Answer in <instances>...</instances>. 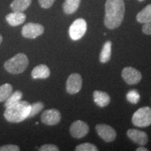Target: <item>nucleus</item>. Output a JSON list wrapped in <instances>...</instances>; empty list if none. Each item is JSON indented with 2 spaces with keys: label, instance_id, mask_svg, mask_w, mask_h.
Instances as JSON below:
<instances>
[{
  "label": "nucleus",
  "instance_id": "obj_1",
  "mask_svg": "<svg viewBox=\"0 0 151 151\" xmlns=\"http://www.w3.org/2000/svg\"><path fill=\"white\" fill-rule=\"evenodd\" d=\"M125 6L123 0H106L104 24L110 29L118 27L123 20Z\"/></svg>",
  "mask_w": 151,
  "mask_h": 151
},
{
  "label": "nucleus",
  "instance_id": "obj_2",
  "mask_svg": "<svg viewBox=\"0 0 151 151\" xmlns=\"http://www.w3.org/2000/svg\"><path fill=\"white\" fill-rule=\"evenodd\" d=\"M31 104L27 101H19L6 107L4 113V118L10 122H20L29 117Z\"/></svg>",
  "mask_w": 151,
  "mask_h": 151
},
{
  "label": "nucleus",
  "instance_id": "obj_3",
  "mask_svg": "<svg viewBox=\"0 0 151 151\" xmlns=\"http://www.w3.org/2000/svg\"><path fill=\"white\" fill-rule=\"evenodd\" d=\"M29 65V60L24 53H18L4 63L5 69L12 74L24 72Z\"/></svg>",
  "mask_w": 151,
  "mask_h": 151
},
{
  "label": "nucleus",
  "instance_id": "obj_4",
  "mask_svg": "<svg viewBox=\"0 0 151 151\" xmlns=\"http://www.w3.org/2000/svg\"><path fill=\"white\" fill-rule=\"evenodd\" d=\"M132 123L139 127H146L151 124V108L148 106L139 109L132 116Z\"/></svg>",
  "mask_w": 151,
  "mask_h": 151
},
{
  "label": "nucleus",
  "instance_id": "obj_5",
  "mask_svg": "<svg viewBox=\"0 0 151 151\" xmlns=\"http://www.w3.org/2000/svg\"><path fill=\"white\" fill-rule=\"evenodd\" d=\"M87 31V22L84 19H76L71 24L69 29V36L72 40L77 41L83 37Z\"/></svg>",
  "mask_w": 151,
  "mask_h": 151
},
{
  "label": "nucleus",
  "instance_id": "obj_6",
  "mask_svg": "<svg viewBox=\"0 0 151 151\" xmlns=\"http://www.w3.org/2000/svg\"><path fill=\"white\" fill-rule=\"evenodd\" d=\"M44 32V28L41 24L38 23L26 24L22 29V35L24 37L28 39H35L42 35Z\"/></svg>",
  "mask_w": 151,
  "mask_h": 151
},
{
  "label": "nucleus",
  "instance_id": "obj_7",
  "mask_svg": "<svg viewBox=\"0 0 151 151\" xmlns=\"http://www.w3.org/2000/svg\"><path fill=\"white\" fill-rule=\"evenodd\" d=\"M122 77L127 84L135 85L140 82L142 78V75L137 69L131 67H127L124 68L122 70Z\"/></svg>",
  "mask_w": 151,
  "mask_h": 151
},
{
  "label": "nucleus",
  "instance_id": "obj_8",
  "mask_svg": "<svg viewBox=\"0 0 151 151\" xmlns=\"http://www.w3.org/2000/svg\"><path fill=\"white\" fill-rule=\"evenodd\" d=\"M95 128L98 135L106 142H112L116 139L117 135L116 131L108 124H99L96 125Z\"/></svg>",
  "mask_w": 151,
  "mask_h": 151
},
{
  "label": "nucleus",
  "instance_id": "obj_9",
  "mask_svg": "<svg viewBox=\"0 0 151 151\" xmlns=\"http://www.w3.org/2000/svg\"><path fill=\"white\" fill-rule=\"evenodd\" d=\"M82 77L78 73H72L69 76L67 81L66 89L68 93L73 94L80 91L82 88Z\"/></svg>",
  "mask_w": 151,
  "mask_h": 151
},
{
  "label": "nucleus",
  "instance_id": "obj_10",
  "mask_svg": "<svg viewBox=\"0 0 151 151\" xmlns=\"http://www.w3.org/2000/svg\"><path fill=\"white\" fill-rule=\"evenodd\" d=\"M89 132V126L82 120H76L70 126V133L73 137L81 139L88 134Z\"/></svg>",
  "mask_w": 151,
  "mask_h": 151
},
{
  "label": "nucleus",
  "instance_id": "obj_11",
  "mask_svg": "<svg viewBox=\"0 0 151 151\" xmlns=\"http://www.w3.org/2000/svg\"><path fill=\"white\" fill-rule=\"evenodd\" d=\"M61 120V114L57 109H48L45 111L41 116V121L46 125H55Z\"/></svg>",
  "mask_w": 151,
  "mask_h": 151
},
{
  "label": "nucleus",
  "instance_id": "obj_12",
  "mask_svg": "<svg viewBox=\"0 0 151 151\" xmlns=\"http://www.w3.org/2000/svg\"><path fill=\"white\" fill-rule=\"evenodd\" d=\"M127 134L131 140L141 146H145L148 141V137L145 132L135 129H129L127 130Z\"/></svg>",
  "mask_w": 151,
  "mask_h": 151
},
{
  "label": "nucleus",
  "instance_id": "obj_13",
  "mask_svg": "<svg viewBox=\"0 0 151 151\" xmlns=\"http://www.w3.org/2000/svg\"><path fill=\"white\" fill-rule=\"evenodd\" d=\"M6 20L11 26L20 25L23 23L26 20V15L22 12H16L14 11L6 16Z\"/></svg>",
  "mask_w": 151,
  "mask_h": 151
},
{
  "label": "nucleus",
  "instance_id": "obj_14",
  "mask_svg": "<svg viewBox=\"0 0 151 151\" xmlns=\"http://www.w3.org/2000/svg\"><path fill=\"white\" fill-rule=\"evenodd\" d=\"M93 97L94 102L100 107L106 106L111 101L110 96L105 92L96 90L93 93Z\"/></svg>",
  "mask_w": 151,
  "mask_h": 151
},
{
  "label": "nucleus",
  "instance_id": "obj_15",
  "mask_svg": "<svg viewBox=\"0 0 151 151\" xmlns=\"http://www.w3.org/2000/svg\"><path fill=\"white\" fill-rule=\"evenodd\" d=\"M50 74L49 68L46 65H39L33 69L32 76L35 79H45L48 78Z\"/></svg>",
  "mask_w": 151,
  "mask_h": 151
},
{
  "label": "nucleus",
  "instance_id": "obj_16",
  "mask_svg": "<svg viewBox=\"0 0 151 151\" xmlns=\"http://www.w3.org/2000/svg\"><path fill=\"white\" fill-rule=\"evenodd\" d=\"M32 0H14L11 4V8L16 12H23L29 6Z\"/></svg>",
  "mask_w": 151,
  "mask_h": 151
},
{
  "label": "nucleus",
  "instance_id": "obj_17",
  "mask_svg": "<svg viewBox=\"0 0 151 151\" xmlns=\"http://www.w3.org/2000/svg\"><path fill=\"white\" fill-rule=\"evenodd\" d=\"M111 47H112L111 41H108L104 43L99 57V60L101 63H106L110 60L111 56Z\"/></svg>",
  "mask_w": 151,
  "mask_h": 151
},
{
  "label": "nucleus",
  "instance_id": "obj_18",
  "mask_svg": "<svg viewBox=\"0 0 151 151\" xmlns=\"http://www.w3.org/2000/svg\"><path fill=\"white\" fill-rule=\"evenodd\" d=\"M81 0H65L63 4V10L66 14L75 13L80 6Z\"/></svg>",
  "mask_w": 151,
  "mask_h": 151
},
{
  "label": "nucleus",
  "instance_id": "obj_19",
  "mask_svg": "<svg viewBox=\"0 0 151 151\" xmlns=\"http://www.w3.org/2000/svg\"><path fill=\"white\" fill-rule=\"evenodd\" d=\"M151 20V4L146 6L137 16V20L140 23H145Z\"/></svg>",
  "mask_w": 151,
  "mask_h": 151
},
{
  "label": "nucleus",
  "instance_id": "obj_20",
  "mask_svg": "<svg viewBox=\"0 0 151 151\" xmlns=\"http://www.w3.org/2000/svg\"><path fill=\"white\" fill-rule=\"evenodd\" d=\"M12 92L13 87L11 84L5 83L0 86V102L5 101Z\"/></svg>",
  "mask_w": 151,
  "mask_h": 151
},
{
  "label": "nucleus",
  "instance_id": "obj_21",
  "mask_svg": "<svg viewBox=\"0 0 151 151\" xmlns=\"http://www.w3.org/2000/svg\"><path fill=\"white\" fill-rule=\"evenodd\" d=\"M22 97V93L19 90L12 92L11 94L8 97V99L5 101L4 106L6 107L10 106L14 104L17 102H18L19 101H20Z\"/></svg>",
  "mask_w": 151,
  "mask_h": 151
},
{
  "label": "nucleus",
  "instance_id": "obj_22",
  "mask_svg": "<svg viewBox=\"0 0 151 151\" xmlns=\"http://www.w3.org/2000/svg\"><path fill=\"white\" fill-rule=\"evenodd\" d=\"M44 107V105L42 102H36L31 104L30 107V112L28 118H32V117L35 116L39 112L42 111V109Z\"/></svg>",
  "mask_w": 151,
  "mask_h": 151
},
{
  "label": "nucleus",
  "instance_id": "obj_23",
  "mask_svg": "<svg viewBox=\"0 0 151 151\" xmlns=\"http://www.w3.org/2000/svg\"><path fill=\"white\" fill-rule=\"evenodd\" d=\"M127 99L129 102L135 104L140 100V94L136 90H130L127 94Z\"/></svg>",
  "mask_w": 151,
  "mask_h": 151
},
{
  "label": "nucleus",
  "instance_id": "obj_24",
  "mask_svg": "<svg viewBox=\"0 0 151 151\" xmlns=\"http://www.w3.org/2000/svg\"><path fill=\"white\" fill-rule=\"evenodd\" d=\"M76 151H97L98 148L90 143H84L76 147Z\"/></svg>",
  "mask_w": 151,
  "mask_h": 151
},
{
  "label": "nucleus",
  "instance_id": "obj_25",
  "mask_svg": "<svg viewBox=\"0 0 151 151\" xmlns=\"http://www.w3.org/2000/svg\"><path fill=\"white\" fill-rule=\"evenodd\" d=\"M20 148L18 146L12 144L5 145L0 147V151H19Z\"/></svg>",
  "mask_w": 151,
  "mask_h": 151
},
{
  "label": "nucleus",
  "instance_id": "obj_26",
  "mask_svg": "<svg viewBox=\"0 0 151 151\" xmlns=\"http://www.w3.org/2000/svg\"><path fill=\"white\" fill-rule=\"evenodd\" d=\"M41 151H58L59 148L53 144H45L39 148Z\"/></svg>",
  "mask_w": 151,
  "mask_h": 151
},
{
  "label": "nucleus",
  "instance_id": "obj_27",
  "mask_svg": "<svg viewBox=\"0 0 151 151\" xmlns=\"http://www.w3.org/2000/svg\"><path fill=\"white\" fill-rule=\"evenodd\" d=\"M55 0H39V4L43 9H49L53 4Z\"/></svg>",
  "mask_w": 151,
  "mask_h": 151
},
{
  "label": "nucleus",
  "instance_id": "obj_28",
  "mask_svg": "<svg viewBox=\"0 0 151 151\" xmlns=\"http://www.w3.org/2000/svg\"><path fill=\"white\" fill-rule=\"evenodd\" d=\"M143 32L146 35H151V20L149 21L145 22L142 27Z\"/></svg>",
  "mask_w": 151,
  "mask_h": 151
},
{
  "label": "nucleus",
  "instance_id": "obj_29",
  "mask_svg": "<svg viewBox=\"0 0 151 151\" xmlns=\"http://www.w3.org/2000/svg\"><path fill=\"white\" fill-rule=\"evenodd\" d=\"M148 150L146 148H145V147H143V146H141L139 147V148H138L137 149V151H148Z\"/></svg>",
  "mask_w": 151,
  "mask_h": 151
},
{
  "label": "nucleus",
  "instance_id": "obj_30",
  "mask_svg": "<svg viewBox=\"0 0 151 151\" xmlns=\"http://www.w3.org/2000/svg\"><path fill=\"white\" fill-rule=\"evenodd\" d=\"M2 40H3V38H2V36L0 35V44H1V43L2 42Z\"/></svg>",
  "mask_w": 151,
  "mask_h": 151
},
{
  "label": "nucleus",
  "instance_id": "obj_31",
  "mask_svg": "<svg viewBox=\"0 0 151 151\" xmlns=\"http://www.w3.org/2000/svg\"><path fill=\"white\" fill-rule=\"evenodd\" d=\"M139 1H144V0H139Z\"/></svg>",
  "mask_w": 151,
  "mask_h": 151
}]
</instances>
